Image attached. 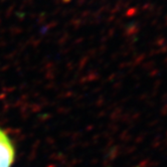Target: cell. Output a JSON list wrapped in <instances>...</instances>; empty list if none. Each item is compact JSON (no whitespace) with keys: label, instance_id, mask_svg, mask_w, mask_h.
<instances>
[{"label":"cell","instance_id":"cell-1","mask_svg":"<svg viewBox=\"0 0 167 167\" xmlns=\"http://www.w3.org/2000/svg\"><path fill=\"white\" fill-rule=\"evenodd\" d=\"M14 158V150L9 138L0 130V167H10Z\"/></svg>","mask_w":167,"mask_h":167}]
</instances>
